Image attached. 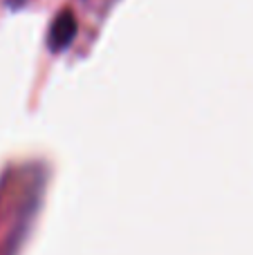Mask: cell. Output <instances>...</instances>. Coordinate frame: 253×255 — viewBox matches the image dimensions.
<instances>
[{"mask_svg":"<svg viewBox=\"0 0 253 255\" xmlns=\"http://www.w3.org/2000/svg\"><path fill=\"white\" fill-rule=\"evenodd\" d=\"M76 36V18L72 11H63L56 20L52 22L47 34V45L52 52H63Z\"/></svg>","mask_w":253,"mask_h":255,"instance_id":"6da1fadb","label":"cell"}]
</instances>
